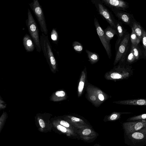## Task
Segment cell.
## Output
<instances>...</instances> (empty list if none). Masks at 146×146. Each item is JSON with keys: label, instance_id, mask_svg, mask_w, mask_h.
I'll return each mask as SVG.
<instances>
[{"label": "cell", "instance_id": "e0dca14e", "mask_svg": "<svg viewBox=\"0 0 146 146\" xmlns=\"http://www.w3.org/2000/svg\"><path fill=\"white\" fill-rule=\"evenodd\" d=\"M86 78V74L84 70H83L82 72L78 86V95L79 97L81 96L83 91L85 82Z\"/></svg>", "mask_w": 146, "mask_h": 146}, {"label": "cell", "instance_id": "ba28073f", "mask_svg": "<svg viewBox=\"0 0 146 146\" xmlns=\"http://www.w3.org/2000/svg\"><path fill=\"white\" fill-rule=\"evenodd\" d=\"M130 34L127 32L115 50V56L114 62V65H115L121 60L122 56L129 45V41Z\"/></svg>", "mask_w": 146, "mask_h": 146}, {"label": "cell", "instance_id": "4316f807", "mask_svg": "<svg viewBox=\"0 0 146 146\" xmlns=\"http://www.w3.org/2000/svg\"><path fill=\"white\" fill-rule=\"evenodd\" d=\"M57 128L58 130L61 131L62 132L65 133L67 131L65 127L62 125H58L57 126Z\"/></svg>", "mask_w": 146, "mask_h": 146}, {"label": "cell", "instance_id": "f546056e", "mask_svg": "<svg viewBox=\"0 0 146 146\" xmlns=\"http://www.w3.org/2000/svg\"><path fill=\"white\" fill-rule=\"evenodd\" d=\"M71 120L74 122H79L81 120L80 118L74 117H71Z\"/></svg>", "mask_w": 146, "mask_h": 146}, {"label": "cell", "instance_id": "484cf974", "mask_svg": "<svg viewBox=\"0 0 146 146\" xmlns=\"http://www.w3.org/2000/svg\"><path fill=\"white\" fill-rule=\"evenodd\" d=\"M56 95L58 97H63L65 95V92L62 90L57 91L55 93Z\"/></svg>", "mask_w": 146, "mask_h": 146}, {"label": "cell", "instance_id": "7402d4cb", "mask_svg": "<svg viewBox=\"0 0 146 146\" xmlns=\"http://www.w3.org/2000/svg\"><path fill=\"white\" fill-rule=\"evenodd\" d=\"M141 42L143 48L142 51L143 58L146 59V32L143 28Z\"/></svg>", "mask_w": 146, "mask_h": 146}, {"label": "cell", "instance_id": "d4e9b609", "mask_svg": "<svg viewBox=\"0 0 146 146\" xmlns=\"http://www.w3.org/2000/svg\"><path fill=\"white\" fill-rule=\"evenodd\" d=\"M146 119V113H144L137 116H134L130 117L128 118L127 121H136Z\"/></svg>", "mask_w": 146, "mask_h": 146}, {"label": "cell", "instance_id": "8992f818", "mask_svg": "<svg viewBox=\"0 0 146 146\" xmlns=\"http://www.w3.org/2000/svg\"><path fill=\"white\" fill-rule=\"evenodd\" d=\"M94 23L98 35L104 48L108 57L110 59L111 57V46L110 42L107 39L103 30L100 26L97 19L94 17Z\"/></svg>", "mask_w": 146, "mask_h": 146}, {"label": "cell", "instance_id": "52a82bcc", "mask_svg": "<svg viewBox=\"0 0 146 146\" xmlns=\"http://www.w3.org/2000/svg\"><path fill=\"white\" fill-rule=\"evenodd\" d=\"M126 135L128 141L133 146L146 145V129Z\"/></svg>", "mask_w": 146, "mask_h": 146}, {"label": "cell", "instance_id": "83f0119b", "mask_svg": "<svg viewBox=\"0 0 146 146\" xmlns=\"http://www.w3.org/2000/svg\"><path fill=\"white\" fill-rule=\"evenodd\" d=\"M60 124L66 127H68L70 126V125L67 122L64 121H61L60 122Z\"/></svg>", "mask_w": 146, "mask_h": 146}, {"label": "cell", "instance_id": "3957f363", "mask_svg": "<svg viewBox=\"0 0 146 146\" xmlns=\"http://www.w3.org/2000/svg\"><path fill=\"white\" fill-rule=\"evenodd\" d=\"M29 5L37 19L41 32L47 35L48 30L43 11L38 1V0H33L32 2L29 4Z\"/></svg>", "mask_w": 146, "mask_h": 146}, {"label": "cell", "instance_id": "2e32d148", "mask_svg": "<svg viewBox=\"0 0 146 146\" xmlns=\"http://www.w3.org/2000/svg\"><path fill=\"white\" fill-rule=\"evenodd\" d=\"M132 27L134 31L137 36L141 41L143 28L141 27L139 23L137 22L135 19L133 22Z\"/></svg>", "mask_w": 146, "mask_h": 146}, {"label": "cell", "instance_id": "9a60e30c", "mask_svg": "<svg viewBox=\"0 0 146 146\" xmlns=\"http://www.w3.org/2000/svg\"><path fill=\"white\" fill-rule=\"evenodd\" d=\"M104 31L107 39L110 42L115 35H117L116 30L110 25L108 26Z\"/></svg>", "mask_w": 146, "mask_h": 146}, {"label": "cell", "instance_id": "9c48e42d", "mask_svg": "<svg viewBox=\"0 0 146 146\" xmlns=\"http://www.w3.org/2000/svg\"><path fill=\"white\" fill-rule=\"evenodd\" d=\"M126 135L146 129V120L127 122L123 123Z\"/></svg>", "mask_w": 146, "mask_h": 146}, {"label": "cell", "instance_id": "7a4b0ae2", "mask_svg": "<svg viewBox=\"0 0 146 146\" xmlns=\"http://www.w3.org/2000/svg\"><path fill=\"white\" fill-rule=\"evenodd\" d=\"M114 70L110 75V78L112 80L127 79L133 74L132 67L125 63H119Z\"/></svg>", "mask_w": 146, "mask_h": 146}, {"label": "cell", "instance_id": "6da1fadb", "mask_svg": "<svg viewBox=\"0 0 146 146\" xmlns=\"http://www.w3.org/2000/svg\"><path fill=\"white\" fill-rule=\"evenodd\" d=\"M26 24L30 36L32 38L36 50L40 52L42 49L40 44L39 30L36 22L29 9L27 11V17L26 21Z\"/></svg>", "mask_w": 146, "mask_h": 146}, {"label": "cell", "instance_id": "4dcf8cb0", "mask_svg": "<svg viewBox=\"0 0 146 146\" xmlns=\"http://www.w3.org/2000/svg\"><path fill=\"white\" fill-rule=\"evenodd\" d=\"M39 122L40 126L42 128H44L45 126V123L43 120L42 119H40L39 120Z\"/></svg>", "mask_w": 146, "mask_h": 146}, {"label": "cell", "instance_id": "1f68e13d", "mask_svg": "<svg viewBox=\"0 0 146 146\" xmlns=\"http://www.w3.org/2000/svg\"><path fill=\"white\" fill-rule=\"evenodd\" d=\"M98 98L101 101H103L104 99V96L102 93H101L98 94Z\"/></svg>", "mask_w": 146, "mask_h": 146}, {"label": "cell", "instance_id": "8fae6325", "mask_svg": "<svg viewBox=\"0 0 146 146\" xmlns=\"http://www.w3.org/2000/svg\"><path fill=\"white\" fill-rule=\"evenodd\" d=\"M106 6L111 9H115L124 11H127L129 7V3L121 0H101Z\"/></svg>", "mask_w": 146, "mask_h": 146}, {"label": "cell", "instance_id": "4fadbf2b", "mask_svg": "<svg viewBox=\"0 0 146 146\" xmlns=\"http://www.w3.org/2000/svg\"><path fill=\"white\" fill-rule=\"evenodd\" d=\"M118 104L134 106H146V99H129L114 102Z\"/></svg>", "mask_w": 146, "mask_h": 146}, {"label": "cell", "instance_id": "ffe728a7", "mask_svg": "<svg viewBox=\"0 0 146 146\" xmlns=\"http://www.w3.org/2000/svg\"><path fill=\"white\" fill-rule=\"evenodd\" d=\"M130 47L127 52L125 61V64L129 65L136 62L131 46Z\"/></svg>", "mask_w": 146, "mask_h": 146}, {"label": "cell", "instance_id": "277c9868", "mask_svg": "<svg viewBox=\"0 0 146 146\" xmlns=\"http://www.w3.org/2000/svg\"><path fill=\"white\" fill-rule=\"evenodd\" d=\"M92 3L95 7L98 14L104 20L106 21L110 26L116 30L115 19L110 10L101 2V0H92Z\"/></svg>", "mask_w": 146, "mask_h": 146}, {"label": "cell", "instance_id": "f1b7e54d", "mask_svg": "<svg viewBox=\"0 0 146 146\" xmlns=\"http://www.w3.org/2000/svg\"><path fill=\"white\" fill-rule=\"evenodd\" d=\"M91 133V130L88 129H84L82 131L83 134L84 135H87Z\"/></svg>", "mask_w": 146, "mask_h": 146}, {"label": "cell", "instance_id": "cb8c5ba5", "mask_svg": "<svg viewBox=\"0 0 146 146\" xmlns=\"http://www.w3.org/2000/svg\"><path fill=\"white\" fill-rule=\"evenodd\" d=\"M50 37L52 41L54 43H57L58 39V35L56 30L53 28L51 31Z\"/></svg>", "mask_w": 146, "mask_h": 146}, {"label": "cell", "instance_id": "d6a6232c", "mask_svg": "<svg viewBox=\"0 0 146 146\" xmlns=\"http://www.w3.org/2000/svg\"><path fill=\"white\" fill-rule=\"evenodd\" d=\"M90 99L92 101H95L96 99V97L94 96H92L90 97Z\"/></svg>", "mask_w": 146, "mask_h": 146}, {"label": "cell", "instance_id": "44dd1931", "mask_svg": "<svg viewBox=\"0 0 146 146\" xmlns=\"http://www.w3.org/2000/svg\"><path fill=\"white\" fill-rule=\"evenodd\" d=\"M131 29V32L130 36L131 44L133 45H138L141 41L135 33L132 27Z\"/></svg>", "mask_w": 146, "mask_h": 146}, {"label": "cell", "instance_id": "ac0fdd59", "mask_svg": "<svg viewBox=\"0 0 146 146\" xmlns=\"http://www.w3.org/2000/svg\"><path fill=\"white\" fill-rule=\"evenodd\" d=\"M133 54L136 62L140 58H143V52L139 47L138 45L131 44Z\"/></svg>", "mask_w": 146, "mask_h": 146}, {"label": "cell", "instance_id": "30bf717a", "mask_svg": "<svg viewBox=\"0 0 146 146\" xmlns=\"http://www.w3.org/2000/svg\"><path fill=\"white\" fill-rule=\"evenodd\" d=\"M119 21L129 26L131 28L135 18L133 14L127 11L115 9H111Z\"/></svg>", "mask_w": 146, "mask_h": 146}, {"label": "cell", "instance_id": "d6986e66", "mask_svg": "<svg viewBox=\"0 0 146 146\" xmlns=\"http://www.w3.org/2000/svg\"><path fill=\"white\" fill-rule=\"evenodd\" d=\"M89 60L92 64H94L98 61L99 59V56L98 54L95 52H91L88 50H86Z\"/></svg>", "mask_w": 146, "mask_h": 146}, {"label": "cell", "instance_id": "7c38bea8", "mask_svg": "<svg viewBox=\"0 0 146 146\" xmlns=\"http://www.w3.org/2000/svg\"><path fill=\"white\" fill-rule=\"evenodd\" d=\"M123 24L121 21L118 20H116L115 26L117 39L116 41L115 45V50L117 49L121 41L127 32V30L124 28Z\"/></svg>", "mask_w": 146, "mask_h": 146}, {"label": "cell", "instance_id": "603a6c76", "mask_svg": "<svg viewBox=\"0 0 146 146\" xmlns=\"http://www.w3.org/2000/svg\"><path fill=\"white\" fill-rule=\"evenodd\" d=\"M72 46L74 51L78 53H81L83 49L82 45L77 41H74L72 42Z\"/></svg>", "mask_w": 146, "mask_h": 146}, {"label": "cell", "instance_id": "5b68a950", "mask_svg": "<svg viewBox=\"0 0 146 146\" xmlns=\"http://www.w3.org/2000/svg\"><path fill=\"white\" fill-rule=\"evenodd\" d=\"M40 42L44 55L50 65L55 67L56 62L48 36L42 33L40 36Z\"/></svg>", "mask_w": 146, "mask_h": 146}, {"label": "cell", "instance_id": "5bb4252c", "mask_svg": "<svg viewBox=\"0 0 146 146\" xmlns=\"http://www.w3.org/2000/svg\"><path fill=\"white\" fill-rule=\"evenodd\" d=\"M33 41L29 35L26 34L23 39V44L25 49L27 52H33L35 47Z\"/></svg>", "mask_w": 146, "mask_h": 146}]
</instances>
